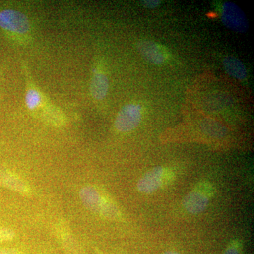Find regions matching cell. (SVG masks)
I'll list each match as a JSON object with an SVG mask.
<instances>
[{
	"mask_svg": "<svg viewBox=\"0 0 254 254\" xmlns=\"http://www.w3.org/2000/svg\"><path fill=\"white\" fill-rule=\"evenodd\" d=\"M214 193V189L208 182H201L184 198L183 205L187 212L198 214L204 211L209 200Z\"/></svg>",
	"mask_w": 254,
	"mask_h": 254,
	"instance_id": "1",
	"label": "cell"
},
{
	"mask_svg": "<svg viewBox=\"0 0 254 254\" xmlns=\"http://www.w3.org/2000/svg\"><path fill=\"white\" fill-rule=\"evenodd\" d=\"M222 23L232 31L243 33L248 30L249 23L245 13L237 5L232 2H226L222 8Z\"/></svg>",
	"mask_w": 254,
	"mask_h": 254,
	"instance_id": "5",
	"label": "cell"
},
{
	"mask_svg": "<svg viewBox=\"0 0 254 254\" xmlns=\"http://www.w3.org/2000/svg\"><path fill=\"white\" fill-rule=\"evenodd\" d=\"M224 254H241V245L238 241H232L227 247Z\"/></svg>",
	"mask_w": 254,
	"mask_h": 254,
	"instance_id": "14",
	"label": "cell"
},
{
	"mask_svg": "<svg viewBox=\"0 0 254 254\" xmlns=\"http://www.w3.org/2000/svg\"><path fill=\"white\" fill-rule=\"evenodd\" d=\"M0 185L21 194L29 195L31 193V188L27 184L14 173L6 170H0Z\"/></svg>",
	"mask_w": 254,
	"mask_h": 254,
	"instance_id": "8",
	"label": "cell"
},
{
	"mask_svg": "<svg viewBox=\"0 0 254 254\" xmlns=\"http://www.w3.org/2000/svg\"><path fill=\"white\" fill-rule=\"evenodd\" d=\"M0 254H20V252L15 249H1Z\"/></svg>",
	"mask_w": 254,
	"mask_h": 254,
	"instance_id": "16",
	"label": "cell"
},
{
	"mask_svg": "<svg viewBox=\"0 0 254 254\" xmlns=\"http://www.w3.org/2000/svg\"><path fill=\"white\" fill-rule=\"evenodd\" d=\"M137 48L142 56L150 63L162 64L166 60L163 50L155 42L143 40L138 42Z\"/></svg>",
	"mask_w": 254,
	"mask_h": 254,
	"instance_id": "6",
	"label": "cell"
},
{
	"mask_svg": "<svg viewBox=\"0 0 254 254\" xmlns=\"http://www.w3.org/2000/svg\"><path fill=\"white\" fill-rule=\"evenodd\" d=\"M80 198L88 210L99 213L105 197L100 194L99 190L94 187L86 186L80 190Z\"/></svg>",
	"mask_w": 254,
	"mask_h": 254,
	"instance_id": "7",
	"label": "cell"
},
{
	"mask_svg": "<svg viewBox=\"0 0 254 254\" xmlns=\"http://www.w3.org/2000/svg\"><path fill=\"white\" fill-rule=\"evenodd\" d=\"M42 96L37 90L30 88L28 90L25 98L26 107L30 110H34L41 104Z\"/></svg>",
	"mask_w": 254,
	"mask_h": 254,
	"instance_id": "12",
	"label": "cell"
},
{
	"mask_svg": "<svg viewBox=\"0 0 254 254\" xmlns=\"http://www.w3.org/2000/svg\"><path fill=\"white\" fill-rule=\"evenodd\" d=\"M165 254H180V253H178V252H175V251H168V252H167Z\"/></svg>",
	"mask_w": 254,
	"mask_h": 254,
	"instance_id": "17",
	"label": "cell"
},
{
	"mask_svg": "<svg viewBox=\"0 0 254 254\" xmlns=\"http://www.w3.org/2000/svg\"><path fill=\"white\" fill-rule=\"evenodd\" d=\"M99 214L109 220H116L120 216V210L118 206L113 201L106 197L103 201Z\"/></svg>",
	"mask_w": 254,
	"mask_h": 254,
	"instance_id": "11",
	"label": "cell"
},
{
	"mask_svg": "<svg viewBox=\"0 0 254 254\" xmlns=\"http://www.w3.org/2000/svg\"><path fill=\"white\" fill-rule=\"evenodd\" d=\"M141 2L145 8L150 9H155L160 4V1L158 0H143Z\"/></svg>",
	"mask_w": 254,
	"mask_h": 254,
	"instance_id": "15",
	"label": "cell"
},
{
	"mask_svg": "<svg viewBox=\"0 0 254 254\" xmlns=\"http://www.w3.org/2000/svg\"><path fill=\"white\" fill-rule=\"evenodd\" d=\"M109 90V80L103 73H95L92 78L90 91L97 100L104 99Z\"/></svg>",
	"mask_w": 254,
	"mask_h": 254,
	"instance_id": "9",
	"label": "cell"
},
{
	"mask_svg": "<svg viewBox=\"0 0 254 254\" xmlns=\"http://www.w3.org/2000/svg\"><path fill=\"white\" fill-rule=\"evenodd\" d=\"M173 178V173L162 167L151 169L140 179L137 189L145 194L153 193Z\"/></svg>",
	"mask_w": 254,
	"mask_h": 254,
	"instance_id": "2",
	"label": "cell"
},
{
	"mask_svg": "<svg viewBox=\"0 0 254 254\" xmlns=\"http://www.w3.org/2000/svg\"><path fill=\"white\" fill-rule=\"evenodd\" d=\"M141 120V108L139 105L129 103L125 105L115 119V127L122 133L129 132L138 126Z\"/></svg>",
	"mask_w": 254,
	"mask_h": 254,
	"instance_id": "3",
	"label": "cell"
},
{
	"mask_svg": "<svg viewBox=\"0 0 254 254\" xmlns=\"http://www.w3.org/2000/svg\"><path fill=\"white\" fill-rule=\"evenodd\" d=\"M0 27L16 34L25 35L31 28L26 15L16 10L6 9L0 11Z\"/></svg>",
	"mask_w": 254,
	"mask_h": 254,
	"instance_id": "4",
	"label": "cell"
},
{
	"mask_svg": "<svg viewBox=\"0 0 254 254\" xmlns=\"http://www.w3.org/2000/svg\"><path fill=\"white\" fill-rule=\"evenodd\" d=\"M14 237V232L11 229L0 227V242L12 240Z\"/></svg>",
	"mask_w": 254,
	"mask_h": 254,
	"instance_id": "13",
	"label": "cell"
},
{
	"mask_svg": "<svg viewBox=\"0 0 254 254\" xmlns=\"http://www.w3.org/2000/svg\"><path fill=\"white\" fill-rule=\"evenodd\" d=\"M225 71L232 77L239 80H245L247 76V69L244 64L234 57H227L223 60Z\"/></svg>",
	"mask_w": 254,
	"mask_h": 254,
	"instance_id": "10",
	"label": "cell"
}]
</instances>
